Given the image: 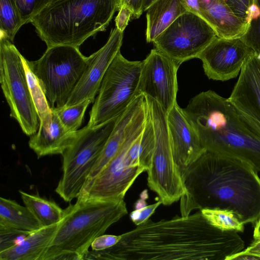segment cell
Segmentation results:
<instances>
[{"label":"cell","instance_id":"obj_1","mask_svg":"<svg viewBox=\"0 0 260 260\" xmlns=\"http://www.w3.org/2000/svg\"><path fill=\"white\" fill-rule=\"evenodd\" d=\"M121 235L113 246L89 250L84 259L227 260L245 247L237 232L215 227L200 210L169 220L149 219Z\"/></svg>","mask_w":260,"mask_h":260},{"label":"cell","instance_id":"obj_2","mask_svg":"<svg viewBox=\"0 0 260 260\" xmlns=\"http://www.w3.org/2000/svg\"><path fill=\"white\" fill-rule=\"evenodd\" d=\"M186 193L180 199L181 216L195 209L233 212L245 224L260 217V178L247 162L206 151L183 175Z\"/></svg>","mask_w":260,"mask_h":260},{"label":"cell","instance_id":"obj_3","mask_svg":"<svg viewBox=\"0 0 260 260\" xmlns=\"http://www.w3.org/2000/svg\"><path fill=\"white\" fill-rule=\"evenodd\" d=\"M183 110L206 151L237 158L260 172V124L229 98L203 91Z\"/></svg>","mask_w":260,"mask_h":260},{"label":"cell","instance_id":"obj_4","mask_svg":"<svg viewBox=\"0 0 260 260\" xmlns=\"http://www.w3.org/2000/svg\"><path fill=\"white\" fill-rule=\"evenodd\" d=\"M119 8L120 0H58L46 5L30 23L47 47L79 48L88 38L105 30Z\"/></svg>","mask_w":260,"mask_h":260},{"label":"cell","instance_id":"obj_5","mask_svg":"<svg viewBox=\"0 0 260 260\" xmlns=\"http://www.w3.org/2000/svg\"><path fill=\"white\" fill-rule=\"evenodd\" d=\"M127 213L124 200L77 199L63 210L55 235L42 260L57 259L68 253L76 254L83 260L93 241Z\"/></svg>","mask_w":260,"mask_h":260},{"label":"cell","instance_id":"obj_6","mask_svg":"<svg viewBox=\"0 0 260 260\" xmlns=\"http://www.w3.org/2000/svg\"><path fill=\"white\" fill-rule=\"evenodd\" d=\"M148 113L146 100L133 118L129 132L117 153L96 177L84 184L77 199L124 200L138 177L148 170L139 150L134 144L144 130Z\"/></svg>","mask_w":260,"mask_h":260},{"label":"cell","instance_id":"obj_7","mask_svg":"<svg viewBox=\"0 0 260 260\" xmlns=\"http://www.w3.org/2000/svg\"><path fill=\"white\" fill-rule=\"evenodd\" d=\"M118 117L94 127L87 124L77 131L73 143L62 154V174L55 189L65 202L79 196Z\"/></svg>","mask_w":260,"mask_h":260},{"label":"cell","instance_id":"obj_8","mask_svg":"<svg viewBox=\"0 0 260 260\" xmlns=\"http://www.w3.org/2000/svg\"><path fill=\"white\" fill-rule=\"evenodd\" d=\"M88 59L78 47L56 45L47 47L39 59L28 61L51 109L67 104L83 75Z\"/></svg>","mask_w":260,"mask_h":260},{"label":"cell","instance_id":"obj_9","mask_svg":"<svg viewBox=\"0 0 260 260\" xmlns=\"http://www.w3.org/2000/svg\"><path fill=\"white\" fill-rule=\"evenodd\" d=\"M154 136V146L147 172V185L158 195L162 204L170 205L186 193L184 179L173 152L167 113L151 98L145 95Z\"/></svg>","mask_w":260,"mask_h":260},{"label":"cell","instance_id":"obj_10","mask_svg":"<svg viewBox=\"0 0 260 260\" xmlns=\"http://www.w3.org/2000/svg\"><path fill=\"white\" fill-rule=\"evenodd\" d=\"M142 61H130L118 52L102 81L87 124L94 127L119 116L140 93Z\"/></svg>","mask_w":260,"mask_h":260},{"label":"cell","instance_id":"obj_11","mask_svg":"<svg viewBox=\"0 0 260 260\" xmlns=\"http://www.w3.org/2000/svg\"><path fill=\"white\" fill-rule=\"evenodd\" d=\"M15 46L0 32V82L10 116L27 136L39 128L38 114L27 83L22 57Z\"/></svg>","mask_w":260,"mask_h":260},{"label":"cell","instance_id":"obj_12","mask_svg":"<svg viewBox=\"0 0 260 260\" xmlns=\"http://www.w3.org/2000/svg\"><path fill=\"white\" fill-rule=\"evenodd\" d=\"M217 34L198 14L187 11L180 15L153 41L154 48L180 65L198 58Z\"/></svg>","mask_w":260,"mask_h":260},{"label":"cell","instance_id":"obj_13","mask_svg":"<svg viewBox=\"0 0 260 260\" xmlns=\"http://www.w3.org/2000/svg\"><path fill=\"white\" fill-rule=\"evenodd\" d=\"M180 65L154 48L142 61L139 93L155 100L167 114L177 102Z\"/></svg>","mask_w":260,"mask_h":260},{"label":"cell","instance_id":"obj_14","mask_svg":"<svg viewBox=\"0 0 260 260\" xmlns=\"http://www.w3.org/2000/svg\"><path fill=\"white\" fill-rule=\"evenodd\" d=\"M254 55L241 37H216L199 54L209 79L225 81L238 75L247 61Z\"/></svg>","mask_w":260,"mask_h":260},{"label":"cell","instance_id":"obj_15","mask_svg":"<svg viewBox=\"0 0 260 260\" xmlns=\"http://www.w3.org/2000/svg\"><path fill=\"white\" fill-rule=\"evenodd\" d=\"M123 38V31L115 27L106 44L88 56L83 75L65 106L75 105L87 100L94 102L105 74L120 51Z\"/></svg>","mask_w":260,"mask_h":260},{"label":"cell","instance_id":"obj_16","mask_svg":"<svg viewBox=\"0 0 260 260\" xmlns=\"http://www.w3.org/2000/svg\"><path fill=\"white\" fill-rule=\"evenodd\" d=\"M167 118L173 152L183 178L187 170L206 150L177 103L167 114Z\"/></svg>","mask_w":260,"mask_h":260},{"label":"cell","instance_id":"obj_17","mask_svg":"<svg viewBox=\"0 0 260 260\" xmlns=\"http://www.w3.org/2000/svg\"><path fill=\"white\" fill-rule=\"evenodd\" d=\"M229 99L260 124V59L254 55L242 67Z\"/></svg>","mask_w":260,"mask_h":260},{"label":"cell","instance_id":"obj_18","mask_svg":"<svg viewBox=\"0 0 260 260\" xmlns=\"http://www.w3.org/2000/svg\"><path fill=\"white\" fill-rule=\"evenodd\" d=\"M76 132L68 131L55 111L40 121L38 132L31 136L29 147L38 158L54 154H62L73 143Z\"/></svg>","mask_w":260,"mask_h":260},{"label":"cell","instance_id":"obj_19","mask_svg":"<svg viewBox=\"0 0 260 260\" xmlns=\"http://www.w3.org/2000/svg\"><path fill=\"white\" fill-rule=\"evenodd\" d=\"M193 12L207 21L220 38L242 37L249 25L234 14L224 0H197Z\"/></svg>","mask_w":260,"mask_h":260},{"label":"cell","instance_id":"obj_20","mask_svg":"<svg viewBox=\"0 0 260 260\" xmlns=\"http://www.w3.org/2000/svg\"><path fill=\"white\" fill-rule=\"evenodd\" d=\"M145 101V95L140 94L119 116L112 133L90 171L85 183L96 177L117 153L129 132L133 118Z\"/></svg>","mask_w":260,"mask_h":260},{"label":"cell","instance_id":"obj_21","mask_svg":"<svg viewBox=\"0 0 260 260\" xmlns=\"http://www.w3.org/2000/svg\"><path fill=\"white\" fill-rule=\"evenodd\" d=\"M58 224L30 233L20 243L0 251L1 260H42L53 239Z\"/></svg>","mask_w":260,"mask_h":260},{"label":"cell","instance_id":"obj_22","mask_svg":"<svg viewBox=\"0 0 260 260\" xmlns=\"http://www.w3.org/2000/svg\"><path fill=\"white\" fill-rule=\"evenodd\" d=\"M187 11L184 0H156L146 11V41L153 42L180 15Z\"/></svg>","mask_w":260,"mask_h":260},{"label":"cell","instance_id":"obj_23","mask_svg":"<svg viewBox=\"0 0 260 260\" xmlns=\"http://www.w3.org/2000/svg\"><path fill=\"white\" fill-rule=\"evenodd\" d=\"M42 227L26 206L0 198V229H14L30 233Z\"/></svg>","mask_w":260,"mask_h":260},{"label":"cell","instance_id":"obj_24","mask_svg":"<svg viewBox=\"0 0 260 260\" xmlns=\"http://www.w3.org/2000/svg\"><path fill=\"white\" fill-rule=\"evenodd\" d=\"M22 200L43 227L58 223L61 220L63 210L53 200L41 197L38 194L27 193L19 190Z\"/></svg>","mask_w":260,"mask_h":260},{"label":"cell","instance_id":"obj_25","mask_svg":"<svg viewBox=\"0 0 260 260\" xmlns=\"http://www.w3.org/2000/svg\"><path fill=\"white\" fill-rule=\"evenodd\" d=\"M23 25L13 0H0V32L13 42L17 32Z\"/></svg>","mask_w":260,"mask_h":260},{"label":"cell","instance_id":"obj_26","mask_svg":"<svg viewBox=\"0 0 260 260\" xmlns=\"http://www.w3.org/2000/svg\"><path fill=\"white\" fill-rule=\"evenodd\" d=\"M22 60L30 92L40 121L52 112V109L38 78L28 64V60L23 56Z\"/></svg>","mask_w":260,"mask_h":260},{"label":"cell","instance_id":"obj_27","mask_svg":"<svg viewBox=\"0 0 260 260\" xmlns=\"http://www.w3.org/2000/svg\"><path fill=\"white\" fill-rule=\"evenodd\" d=\"M205 219L212 225L224 231L243 232L244 224L232 211L221 209L200 210Z\"/></svg>","mask_w":260,"mask_h":260},{"label":"cell","instance_id":"obj_28","mask_svg":"<svg viewBox=\"0 0 260 260\" xmlns=\"http://www.w3.org/2000/svg\"><path fill=\"white\" fill-rule=\"evenodd\" d=\"M89 100L76 105L52 108L66 128L71 132H76L81 126L85 112L91 103Z\"/></svg>","mask_w":260,"mask_h":260},{"label":"cell","instance_id":"obj_29","mask_svg":"<svg viewBox=\"0 0 260 260\" xmlns=\"http://www.w3.org/2000/svg\"><path fill=\"white\" fill-rule=\"evenodd\" d=\"M260 8V0H254ZM260 59V15L251 20L246 32L241 37Z\"/></svg>","mask_w":260,"mask_h":260},{"label":"cell","instance_id":"obj_30","mask_svg":"<svg viewBox=\"0 0 260 260\" xmlns=\"http://www.w3.org/2000/svg\"><path fill=\"white\" fill-rule=\"evenodd\" d=\"M20 14L24 25L31 22L49 0H13Z\"/></svg>","mask_w":260,"mask_h":260},{"label":"cell","instance_id":"obj_31","mask_svg":"<svg viewBox=\"0 0 260 260\" xmlns=\"http://www.w3.org/2000/svg\"><path fill=\"white\" fill-rule=\"evenodd\" d=\"M29 234L14 229H0V251L20 243Z\"/></svg>","mask_w":260,"mask_h":260},{"label":"cell","instance_id":"obj_32","mask_svg":"<svg viewBox=\"0 0 260 260\" xmlns=\"http://www.w3.org/2000/svg\"><path fill=\"white\" fill-rule=\"evenodd\" d=\"M161 204V201L158 199L153 204L135 209L130 214L131 219L137 226L145 222Z\"/></svg>","mask_w":260,"mask_h":260},{"label":"cell","instance_id":"obj_33","mask_svg":"<svg viewBox=\"0 0 260 260\" xmlns=\"http://www.w3.org/2000/svg\"><path fill=\"white\" fill-rule=\"evenodd\" d=\"M224 1L232 12L237 17L246 21L249 8L254 3V0Z\"/></svg>","mask_w":260,"mask_h":260},{"label":"cell","instance_id":"obj_34","mask_svg":"<svg viewBox=\"0 0 260 260\" xmlns=\"http://www.w3.org/2000/svg\"><path fill=\"white\" fill-rule=\"evenodd\" d=\"M121 235H102L96 238L91 244V250L99 251L109 248L116 244Z\"/></svg>","mask_w":260,"mask_h":260},{"label":"cell","instance_id":"obj_35","mask_svg":"<svg viewBox=\"0 0 260 260\" xmlns=\"http://www.w3.org/2000/svg\"><path fill=\"white\" fill-rule=\"evenodd\" d=\"M118 11L115 19V25L120 31H123L129 21L133 20V13L125 5L121 6Z\"/></svg>","mask_w":260,"mask_h":260},{"label":"cell","instance_id":"obj_36","mask_svg":"<svg viewBox=\"0 0 260 260\" xmlns=\"http://www.w3.org/2000/svg\"><path fill=\"white\" fill-rule=\"evenodd\" d=\"M143 1L144 0H120V7L123 5L126 6L133 13V20L138 19L144 12Z\"/></svg>","mask_w":260,"mask_h":260},{"label":"cell","instance_id":"obj_37","mask_svg":"<svg viewBox=\"0 0 260 260\" xmlns=\"http://www.w3.org/2000/svg\"><path fill=\"white\" fill-rule=\"evenodd\" d=\"M239 253L254 255L260 253V239H254L248 247L239 252Z\"/></svg>","mask_w":260,"mask_h":260},{"label":"cell","instance_id":"obj_38","mask_svg":"<svg viewBox=\"0 0 260 260\" xmlns=\"http://www.w3.org/2000/svg\"><path fill=\"white\" fill-rule=\"evenodd\" d=\"M259 15L260 8L254 1V3H253L249 8L247 17L246 18L247 22L249 24L251 20L257 18Z\"/></svg>","mask_w":260,"mask_h":260},{"label":"cell","instance_id":"obj_39","mask_svg":"<svg viewBox=\"0 0 260 260\" xmlns=\"http://www.w3.org/2000/svg\"><path fill=\"white\" fill-rule=\"evenodd\" d=\"M253 238L254 239H260V217L256 222L253 232Z\"/></svg>","mask_w":260,"mask_h":260},{"label":"cell","instance_id":"obj_40","mask_svg":"<svg viewBox=\"0 0 260 260\" xmlns=\"http://www.w3.org/2000/svg\"><path fill=\"white\" fill-rule=\"evenodd\" d=\"M156 0H144L143 11H146L148 8Z\"/></svg>","mask_w":260,"mask_h":260},{"label":"cell","instance_id":"obj_41","mask_svg":"<svg viewBox=\"0 0 260 260\" xmlns=\"http://www.w3.org/2000/svg\"><path fill=\"white\" fill-rule=\"evenodd\" d=\"M57 1H58V0H49V2H48L47 5L51 4V3H54V2H55Z\"/></svg>","mask_w":260,"mask_h":260},{"label":"cell","instance_id":"obj_42","mask_svg":"<svg viewBox=\"0 0 260 260\" xmlns=\"http://www.w3.org/2000/svg\"><path fill=\"white\" fill-rule=\"evenodd\" d=\"M255 255H257V256L259 257H260V253H257V254H254Z\"/></svg>","mask_w":260,"mask_h":260}]
</instances>
